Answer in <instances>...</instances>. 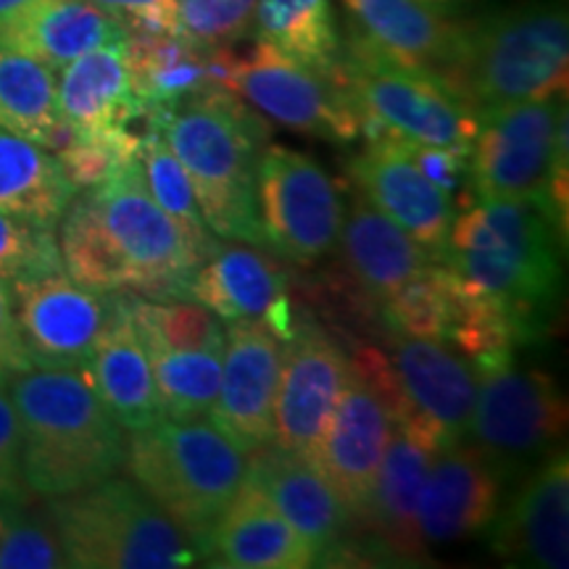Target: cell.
<instances>
[{
  "label": "cell",
  "instance_id": "cell-1",
  "mask_svg": "<svg viewBox=\"0 0 569 569\" xmlns=\"http://www.w3.org/2000/svg\"><path fill=\"white\" fill-rule=\"evenodd\" d=\"M567 234L540 201H469L453 217L443 264L475 293L517 325L525 346L536 343L561 298Z\"/></svg>",
  "mask_w": 569,
  "mask_h": 569
},
{
  "label": "cell",
  "instance_id": "cell-2",
  "mask_svg": "<svg viewBox=\"0 0 569 569\" xmlns=\"http://www.w3.org/2000/svg\"><path fill=\"white\" fill-rule=\"evenodd\" d=\"M21 430V472L32 493L61 498L113 478L127 438L84 369L32 367L6 382Z\"/></svg>",
  "mask_w": 569,
  "mask_h": 569
},
{
  "label": "cell",
  "instance_id": "cell-3",
  "mask_svg": "<svg viewBox=\"0 0 569 569\" xmlns=\"http://www.w3.org/2000/svg\"><path fill=\"white\" fill-rule=\"evenodd\" d=\"M193 184L213 238L267 246L256 209V167L267 124L230 90L209 88L146 113Z\"/></svg>",
  "mask_w": 569,
  "mask_h": 569
},
{
  "label": "cell",
  "instance_id": "cell-4",
  "mask_svg": "<svg viewBox=\"0 0 569 569\" xmlns=\"http://www.w3.org/2000/svg\"><path fill=\"white\" fill-rule=\"evenodd\" d=\"M567 67L565 0H515L467 21L465 48L448 84L475 111H482L565 96Z\"/></svg>",
  "mask_w": 569,
  "mask_h": 569
},
{
  "label": "cell",
  "instance_id": "cell-5",
  "mask_svg": "<svg viewBox=\"0 0 569 569\" xmlns=\"http://www.w3.org/2000/svg\"><path fill=\"white\" fill-rule=\"evenodd\" d=\"M132 482L146 490L201 551L246 482V453L211 422H159L132 430L124 453Z\"/></svg>",
  "mask_w": 569,
  "mask_h": 569
},
{
  "label": "cell",
  "instance_id": "cell-6",
  "mask_svg": "<svg viewBox=\"0 0 569 569\" xmlns=\"http://www.w3.org/2000/svg\"><path fill=\"white\" fill-rule=\"evenodd\" d=\"M53 528L77 569H174L201 559L196 543L138 482L109 478L53 498Z\"/></svg>",
  "mask_w": 569,
  "mask_h": 569
},
{
  "label": "cell",
  "instance_id": "cell-7",
  "mask_svg": "<svg viewBox=\"0 0 569 569\" xmlns=\"http://www.w3.org/2000/svg\"><path fill=\"white\" fill-rule=\"evenodd\" d=\"M340 80L359 113L386 124L393 138L469 156L480 113L430 71L403 67L351 32Z\"/></svg>",
  "mask_w": 569,
  "mask_h": 569
},
{
  "label": "cell",
  "instance_id": "cell-8",
  "mask_svg": "<svg viewBox=\"0 0 569 569\" xmlns=\"http://www.w3.org/2000/svg\"><path fill=\"white\" fill-rule=\"evenodd\" d=\"M472 446L501 480L551 453L567 432V398L538 367H519L515 356L475 361Z\"/></svg>",
  "mask_w": 569,
  "mask_h": 569
},
{
  "label": "cell",
  "instance_id": "cell-9",
  "mask_svg": "<svg viewBox=\"0 0 569 569\" xmlns=\"http://www.w3.org/2000/svg\"><path fill=\"white\" fill-rule=\"evenodd\" d=\"M256 209L269 248L298 267H311L338 248L343 196L315 156L296 148H261Z\"/></svg>",
  "mask_w": 569,
  "mask_h": 569
},
{
  "label": "cell",
  "instance_id": "cell-10",
  "mask_svg": "<svg viewBox=\"0 0 569 569\" xmlns=\"http://www.w3.org/2000/svg\"><path fill=\"white\" fill-rule=\"evenodd\" d=\"M565 98H540L482 109L480 127L467 156V193L469 201H519L546 203V180Z\"/></svg>",
  "mask_w": 569,
  "mask_h": 569
},
{
  "label": "cell",
  "instance_id": "cell-11",
  "mask_svg": "<svg viewBox=\"0 0 569 569\" xmlns=\"http://www.w3.org/2000/svg\"><path fill=\"white\" fill-rule=\"evenodd\" d=\"M227 90L234 92L288 130L330 142L359 138V109L338 74L311 69L256 40L246 53H234Z\"/></svg>",
  "mask_w": 569,
  "mask_h": 569
},
{
  "label": "cell",
  "instance_id": "cell-12",
  "mask_svg": "<svg viewBox=\"0 0 569 569\" xmlns=\"http://www.w3.org/2000/svg\"><path fill=\"white\" fill-rule=\"evenodd\" d=\"M88 193L113 243L130 261L134 290L151 298H188V282L201 256L153 201L138 156Z\"/></svg>",
  "mask_w": 569,
  "mask_h": 569
},
{
  "label": "cell",
  "instance_id": "cell-13",
  "mask_svg": "<svg viewBox=\"0 0 569 569\" xmlns=\"http://www.w3.org/2000/svg\"><path fill=\"white\" fill-rule=\"evenodd\" d=\"M274 393V446L315 465L348 380V353L319 327H296L284 340Z\"/></svg>",
  "mask_w": 569,
  "mask_h": 569
},
{
  "label": "cell",
  "instance_id": "cell-14",
  "mask_svg": "<svg viewBox=\"0 0 569 569\" xmlns=\"http://www.w3.org/2000/svg\"><path fill=\"white\" fill-rule=\"evenodd\" d=\"M282 340L259 319L230 322L224 332L222 380L209 422L243 453L274 440V393Z\"/></svg>",
  "mask_w": 569,
  "mask_h": 569
},
{
  "label": "cell",
  "instance_id": "cell-15",
  "mask_svg": "<svg viewBox=\"0 0 569 569\" xmlns=\"http://www.w3.org/2000/svg\"><path fill=\"white\" fill-rule=\"evenodd\" d=\"M13 315L34 367L84 369L109 317V298L59 272L11 284Z\"/></svg>",
  "mask_w": 569,
  "mask_h": 569
},
{
  "label": "cell",
  "instance_id": "cell-16",
  "mask_svg": "<svg viewBox=\"0 0 569 569\" xmlns=\"http://www.w3.org/2000/svg\"><path fill=\"white\" fill-rule=\"evenodd\" d=\"M246 482L259 488L293 525L315 551L317 565H336V559L351 553V511L311 461L267 443L251 451Z\"/></svg>",
  "mask_w": 569,
  "mask_h": 569
},
{
  "label": "cell",
  "instance_id": "cell-17",
  "mask_svg": "<svg viewBox=\"0 0 569 569\" xmlns=\"http://www.w3.org/2000/svg\"><path fill=\"white\" fill-rule=\"evenodd\" d=\"M440 451L438 440L415 425H393L386 453L377 467L372 490L361 509L369 549L386 559H425V543L417 530V501L427 469Z\"/></svg>",
  "mask_w": 569,
  "mask_h": 569
},
{
  "label": "cell",
  "instance_id": "cell-18",
  "mask_svg": "<svg viewBox=\"0 0 569 569\" xmlns=\"http://www.w3.org/2000/svg\"><path fill=\"white\" fill-rule=\"evenodd\" d=\"M348 174L353 190H359L377 211L409 232L432 259H443L453 224V203L411 163L398 138L367 142L365 151L348 163Z\"/></svg>",
  "mask_w": 569,
  "mask_h": 569
},
{
  "label": "cell",
  "instance_id": "cell-19",
  "mask_svg": "<svg viewBox=\"0 0 569 569\" xmlns=\"http://www.w3.org/2000/svg\"><path fill=\"white\" fill-rule=\"evenodd\" d=\"M390 336H393L390 365L411 415L403 425H419L438 440L440 448L461 443L478 393L472 365H467L459 353L438 340L396 336V332Z\"/></svg>",
  "mask_w": 569,
  "mask_h": 569
},
{
  "label": "cell",
  "instance_id": "cell-20",
  "mask_svg": "<svg viewBox=\"0 0 569 569\" xmlns=\"http://www.w3.org/2000/svg\"><path fill=\"white\" fill-rule=\"evenodd\" d=\"M490 551L519 567H569V459L551 451L490 522Z\"/></svg>",
  "mask_w": 569,
  "mask_h": 569
},
{
  "label": "cell",
  "instance_id": "cell-21",
  "mask_svg": "<svg viewBox=\"0 0 569 569\" xmlns=\"http://www.w3.org/2000/svg\"><path fill=\"white\" fill-rule=\"evenodd\" d=\"M188 298L227 322L259 319L282 343L296 332L288 277L280 264L256 248L213 243L190 277Z\"/></svg>",
  "mask_w": 569,
  "mask_h": 569
},
{
  "label": "cell",
  "instance_id": "cell-22",
  "mask_svg": "<svg viewBox=\"0 0 569 569\" xmlns=\"http://www.w3.org/2000/svg\"><path fill=\"white\" fill-rule=\"evenodd\" d=\"M390 436H393V419L386 403L351 367L315 467L353 519L365 509Z\"/></svg>",
  "mask_w": 569,
  "mask_h": 569
},
{
  "label": "cell",
  "instance_id": "cell-23",
  "mask_svg": "<svg viewBox=\"0 0 569 569\" xmlns=\"http://www.w3.org/2000/svg\"><path fill=\"white\" fill-rule=\"evenodd\" d=\"M501 478L475 446L440 448L417 501L422 543H453L488 530L498 515Z\"/></svg>",
  "mask_w": 569,
  "mask_h": 569
},
{
  "label": "cell",
  "instance_id": "cell-24",
  "mask_svg": "<svg viewBox=\"0 0 569 569\" xmlns=\"http://www.w3.org/2000/svg\"><path fill=\"white\" fill-rule=\"evenodd\" d=\"M353 34L403 67L430 71L448 84L465 48L467 21L419 0H343ZM451 88V84H448Z\"/></svg>",
  "mask_w": 569,
  "mask_h": 569
},
{
  "label": "cell",
  "instance_id": "cell-25",
  "mask_svg": "<svg viewBox=\"0 0 569 569\" xmlns=\"http://www.w3.org/2000/svg\"><path fill=\"white\" fill-rule=\"evenodd\" d=\"M203 559L232 569H303L317 565L311 546L251 482L240 486L213 522Z\"/></svg>",
  "mask_w": 569,
  "mask_h": 569
},
{
  "label": "cell",
  "instance_id": "cell-26",
  "mask_svg": "<svg viewBox=\"0 0 569 569\" xmlns=\"http://www.w3.org/2000/svg\"><path fill=\"white\" fill-rule=\"evenodd\" d=\"M84 375L113 419L130 432L161 419L151 361L132 322L127 296L109 298V317L92 346Z\"/></svg>",
  "mask_w": 569,
  "mask_h": 569
},
{
  "label": "cell",
  "instance_id": "cell-27",
  "mask_svg": "<svg viewBox=\"0 0 569 569\" xmlns=\"http://www.w3.org/2000/svg\"><path fill=\"white\" fill-rule=\"evenodd\" d=\"M124 38V27L88 0H27L0 21V48L30 56L53 71Z\"/></svg>",
  "mask_w": 569,
  "mask_h": 569
},
{
  "label": "cell",
  "instance_id": "cell-28",
  "mask_svg": "<svg viewBox=\"0 0 569 569\" xmlns=\"http://www.w3.org/2000/svg\"><path fill=\"white\" fill-rule=\"evenodd\" d=\"M59 71V111L74 132L130 130L134 119L146 117L132 90L127 38L92 48Z\"/></svg>",
  "mask_w": 569,
  "mask_h": 569
},
{
  "label": "cell",
  "instance_id": "cell-29",
  "mask_svg": "<svg viewBox=\"0 0 569 569\" xmlns=\"http://www.w3.org/2000/svg\"><path fill=\"white\" fill-rule=\"evenodd\" d=\"M338 246L343 248L351 280L372 301H386L393 290L436 261L359 190H353V201L343 213Z\"/></svg>",
  "mask_w": 569,
  "mask_h": 569
},
{
  "label": "cell",
  "instance_id": "cell-30",
  "mask_svg": "<svg viewBox=\"0 0 569 569\" xmlns=\"http://www.w3.org/2000/svg\"><path fill=\"white\" fill-rule=\"evenodd\" d=\"M127 67L142 109H172L184 98L213 88L209 51L184 34L127 32Z\"/></svg>",
  "mask_w": 569,
  "mask_h": 569
},
{
  "label": "cell",
  "instance_id": "cell-31",
  "mask_svg": "<svg viewBox=\"0 0 569 569\" xmlns=\"http://www.w3.org/2000/svg\"><path fill=\"white\" fill-rule=\"evenodd\" d=\"M0 130L51 153H59L71 138L59 111L53 69L11 48H0Z\"/></svg>",
  "mask_w": 569,
  "mask_h": 569
},
{
  "label": "cell",
  "instance_id": "cell-32",
  "mask_svg": "<svg viewBox=\"0 0 569 569\" xmlns=\"http://www.w3.org/2000/svg\"><path fill=\"white\" fill-rule=\"evenodd\" d=\"M74 196L56 153L0 130V211L56 224Z\"/></svg>",
  "mask_w": 569,
  "mask_h": 569
},
{
  "label": "cell",
  "instance_id": "cell-33",
  "mask_svg": "<svg viewBox=\"0 0 569 569\" xmlns=\"http://www.w3.org/2000/svg\"><path fill=\"white\" fill-rule=\"evenodd\" d=\"M256 40H264L277 51L306 67L338 74L343 59L338 19L332 0H256Z\"/></svg>",
  "mask_w": 569,
  "mask_h": 569
},
{
  "label": "cell",
  "instance_id": "cell-34",
  "mask_svg": "<svg viewBox=\"0 0 569 569\" xmlns=\"http://www.w3.org/2000/svg\"><path fill=\"white\" fill-rule=\"evenodd\" d=\"M61 222V264L71 280L92 293H117L134 290V272L111 232L106 230L101 213L90 193L71 198Z\"/></svg>",
  "mask_w": 569,
  "mask_h": 569
},
{
  "label": "cell",
  "instance_id": "cell-35",
  "mask_svg": "<svg viewBox=\"0 0 569 569\" xmlns=\"http://www.w3.org/2000/svg\"><path fill=\"white\" fill-rule=\"evenodd\" d=\"M465 284L443 261H432L417 277L393 290L382 306V319L396 336L448 343L457 330Z\"/></svg>",
  "mask_w": 569,
  "mask_h": 569
},
{
  "label": "cell",
  "instance_id": "cell-36",
  "mask_svg": "<svg viewBox=\"0 0 569 569\" xmlns=\"http://www.w3.org/2000/svg\"><path fill=\"white\" fill-rule=\"evenodd\" d=\"M146 351L161 417L172 422H196L209 417L222 380V351Z\"/></svg>",
  "mask_w": 569,
  "mask_h": 569
},
{
  "label": "cell",
  "instance_id": "cell-37",
  "mask_svg": "<svg viewBox=\"0 0 569 569\" xmlns=\"http://www.w3.org/2000/svg\"><path fill=\"white\" fill-rule=\"evenodd\" d=\"M138 159L142 167V177H146L148 190H151L153 201L167 211V217L180 227L188 243L193 246V251L206 259V253L211 251L213 232L209 224L203 222L201 209L196 203L193 184H190L188 174H184L182 163L177 161L172 148L167 146V140L161 138V132L148 122L146 132L140 134V148Z\"/></svg>",
  "mask_w": 569,
  "mask_h": 569
},
{
  "label": "cell",
  "instance_id": "cell-38",
  "mask_svg": "<svg viewBox=\"0 0 569 569\" xmlns=\"http://www.w3.org/2000/svg\"><path fill=\"white\" fill-rule=\"evenodd\" d=\"M130 315L146 348L224 351V327L213 311L190 298H130Z\"/></svg>",
  "mask_w": 569,
  "mask_h": 569
},
{
  "label": "cell",
  "instance_id": "cell-39",
  "mask_svg": "<svg viewBox=\"0 0 569 569\" xmlns=\"http://www.w3.org/2000/svg\"><path fill=\"white\" fill-rule=\"evenodd\" d=\"M63 557L59 532L51 517H38L24 501L0 498V569H61Z\"/></svg>",
  "mask_w": 569,
  "mask_h": 569
},
{
  "label": "cell",
  "instance_id": "cell-40",
  "mask_svg": "<svg viewBox=\"0 0 569 569\" xmlns=\"http://www.w3.org/2000/svg\"><path fill=\"white\" fill-rule=\"evenodd\" d=\"M140 148V134L132 130H103V132H74L67 146L56 153L63 174L74 190H90L103 184L119 169L127 167Z\"/></svg>",
  "mask_w": 569,
  "mask_h": 569
},
{
  "label": "cell",
  "instance_id": "cell-41",
  "mask_svg": "<svg viewBox=\"0 0 569 569\" xmlns=\"http://www.w3.org/2000/svg\"><path fill=\"white\" fill-rule=\"evenodd\" d=\"M63 269L53 224L0 211V282L13 284Z\"/></svg>",
  "mask_w": 569,
  "mask_h": 569
},
{
  "label": "cell",
  "instance_id": "cell-42",
  "mask_svg": "<svg viewBox=\"0 0 569 569\" xmlns=\"http://www.w3.org/2000/svg\"><path fill=\"white\" fill-rule=\"evenodd\" d=\"M256 0H177L180 32L196 46L222 48L243 40L253 27Z\"/></svg>",
  "mask_w": 569,
  "mask_h": 569
},
{
  "label": "cell",
  "instance_id": "cell-43",
  "mask_svg": "<svg viewBox=\"0 0 569 569\" xmlns=\"http://www.w3.org/2000/svg\"><path fill=\"white\" fill-rule=\"evenodd\" d=\"M111 13L127 32L182 34L177 19V0H88Z\"/></svg>",
  "mask_w": 569,
  "mask_h": 569
},
{
  "label": "cell",
  "instance_id": "cell-44",
  "mask_svg": "<svg viewBox=\"0 0 569 569\" xmlns=\"http://www.w3.org/2000/svg\"><path fill=\"white\" fill-rule=\"evenodd\" d=\"M32 490L21 472V430L19 417L6 386H0V498L24 501Z\"/></svg>",
  "mask_w": 569,
  "mask_h": 569
},
{
  "label": "cell",
  "instance_id": "cell-45",
  "mask_svg": "<svg viewBox=\"0 0 569 569\" xmlns=\"http://www.w3.org/2000/svg\"><path fill=\"white\" fill-rule=\"evenodd\" d=\"M398 142H401L403 153L409 156L419 172L453 201V196L467 184V156L403 138H398Z\"/></svg>",
  "mask_w": 569,
  "mask_h": 569
},
{
  "label": "cell",
  "instance_id": "cell-46",
  "mask_svg": "<svg viewBox=\"0 0 569 569\" xmlns=\"http://www.w3.org/2000/svg\"><path fill=\"white\" fill-rule=\"evenodd\" d=\"M32 367L34 361L19 332L17 315H13L11 288L0 282V386H6L11 377L27 372Z\"/></svg>",
  "mask_w": 569,
  "mask_h": 569
},
{
  "label": "cell",
  "instance_id": "cell-47",
  "mask_svg": "<svg viewBox=\"0 0 569 569\" xmlns=\"http://www.w3.org/2000/svg\"><path fill=\"white\" fill-rule=\"evenodd\" d=\"M419 3H425V6H430V9L453 17V13H461L465 9H469L475 0H419Z\"/></svg>",
  "mask_w": 569,
  "mask_h": 569
},
{
  "label": "cell",
  "instance_id": "cell-48",
  "mask_svg": "<svg viewBox=\"0 0 569 569\" xmlns=\"http://www.w3.org/2000/svg\"><path fill=\"white\" fill-rule=\"evenodd\" d=\"M24 3H27V0H0V21H3L6 17H11V13Z\"/></svg>",
  "mask_w": 569,
  "mask_h": 569
}]
</instances>
